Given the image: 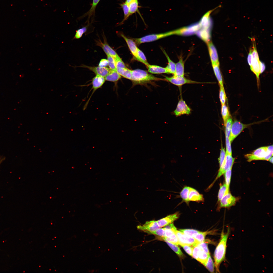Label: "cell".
Masks as SVG:
<instances>
[{
	"label": "cell",
	"instance_id": "obj_52",
	"mask_svg": "<svg viewBox=\"0 0 273 273\" xmlns=\"http://www.w3.org/2000/svg\"><path fill=\"white\" fill-rule=\"evenodd\" d=\"M252 49H250L247 57L248 63L250 67L252 65Z\"/></svg>",
	"mask_w": 273,
	"mask_h": 273
},
{
	"label": "cell",
	"instance_id": "obj_22",
	"mask_svg": "<svg viewBox=\"0 0 273 273\" xmlns=\"http://www.w3.org/2000/svg\"><path fill=\"white\" fill-rule=\"evenodd\" d=\"M161 49L168 61V64L165 67L168 73L174 74L175 71L176 64L170 59L165 50L163 49Z\"/></svg>",
	"mask_w": 273,
	"mask_h": 273
},
{
	"label": "cell",
	"instance_id": "obj_2",
	"mask_svg": "<svg viewBox=\"0 0 273 273\" xmlns=\"http://www.w3.org/2000/svg\"><path fill=\"white\" fill-rule=\"evenodd\" d=\"M273 155L272 145L260 147L251 153L245 155L248 162L255 160L268 161Z\"/></svg>",
	"mask_w": 273,
	"mask_h": 273
},
{
	"label": "cell",
	"instance_id": "obj_36",
	"mask_svg": "<svg viewBox=\"0 0 273 273\" xmlns=\"http://www.w3.org/2000/svg\"><path fill=\"white\" fill-rule=\"evenodd\" d=\"M219 98L221 105L225 104L226 96L223 86H220Z\"/></svg>",
	"mask_w": 273,
	"mask_h": 273
},
{
	"label": "cell",
	"instance_id": "obj_47",
	"mask_svg": "<svg viewBox=\"0 0 273 273\" xmlns=\"http://www.w3.org/2000/svg\"><path fill=\"white\" fill-rule=\"evenodd\" d=\"M164 228L165 237L171 238H175L177 237L175 233L172 230Z\"/></svg>",
	"mask_w": 273,
	"mask_h": 273
},
{
	"label": "cell",
	"instance_id": "obj_5",
	"mask_svg": "<svg viewBox=\"0 0 273 273\" xmlns=\"http://www.w3.org/2000/svg\"><path fill=\"white\" fill-rule=\"evenodd\" d=\"M255 123L245 124L242 123L239 121L235 120L232 125L229 139L231 142L234 140L245 128L251 125L255 124Z\"/></svg>",
	"mask_w": 273,
	"mask_h": 273
},
{
	"label": "cell",
	"instance_id": "obj_29",
	"mask_svg": "<svg viewBox=\"0 0 273 273\" xmlns=\"http://www.w3.org/2000/svg\"><path fill=\"white\" fill-rule=\"evenodd\" d=\"M221 111L224 125L225 126L226 121L230 116L228 107L225 104L221 105Z\"/></svg>",
	"mask_w": 273,
	"mask_h": 273
},
{
	"label": "cell",
	"instance_id": "obj_17",
	"mask_svg": "<svg viewBox=\"0 0 273 273\" xmlns=\"http://www.w3.org/2000/svg\"><path fill=\"white\" fill-rule=\"evenodd\" d=\"M188 199L190 201L199 202L204 201L203 195L200 194L195 189L190 187L189 188Z\"/></svg>",
	"mask_w": 273,
	"mask_h": 273
},
{
	"label": "cell",
	"instance_id": "obj_42",
	"mask_svg": "<svg viewBox=\"0 0 273 273\" xmlns=\"http://www.w3.org/2000/svg\"><path fill=\"white\" fill-rule=\"evenodd\" d=\"M87 26L88 25L76 31L75 36L73 38L79 39L81 38L83 34L86 31L87 28Z\"/></svg>",
	"mask_w": 273,
	"mask_h": 273
},
{
	"label": "cell",
	"instance_id": "obj_12",
	"mask_svg": "<svg viewBox=\"0 0 273 273\" xmlns=\"http://www.w3.org/2000/svg\"><path fill=\"white\" fill-rule=\"evenodd\" d=\"M180 215L179 213L177 212L157 221L160 228L164 227L177 220L179 217Z\"/></svg>",
	"mask_w": 273,
	"mask_h": 273
},
{
	"label": "cell",
	"instance_id": "obj_19",
	"mask_svg": "<svg viewBox=\"0 0 273 273\" xmlns=\"http://www.w3.org/2000/svg\"><path fill=\"white\" fill-rule=\"evenodd\" d=\"M121 78V76L118 73L117 71L110 69L107 75L104 77L105 81L117 82Z\"/></svg>",
	"mask_w": 273,
	"mask_h": 273
},
{
	"label": "cell",
	"instance_id": "obj_46",
	"mask_svg": "<svg viewBox=\"0 0 273 273\" xmlns=\"http://www.w3.org/2000/svg\"><path fill=\"white\" fill-rule=\"evenodd\" d=\"M115 58L116 70L118 69L124 68L126 67L124 63L120 57Z\"/></svg>",
	"mask_w": 273,
	"mask_h": 273
},
{
	"label": "cell",
	"instance_id": "obj_13",
	"mask_svg": "<svg viewBox=\"0 0 273 273\" xmlns=\"http://www.w3.org/2000/svg\"><path fill=\"white\" fill-rule=\"evenodd\" d=\"M81 67L87 68L94 72L96 75H98L105 77L108 74L110 69L106 67L91 66L82 65Z\"/></svg>",
	"mask_w": 273,
	"mask_h": 273
},
{
	"label": "cell",
	"instance_id": "obj_53",
	"mask_svg": "<svg viewBox=\"0 0 273 273\" xmlns=\"http://www.w3.org/2000/svg\"><path fill=\"white\" fill-rule=\"evenodd\" d=\"M260 73H262L265 70V66L264 63L261 61L260 62Z\"/></svg>",
	"mask_w": 273,
	"mask_h": 273
},
{
	"label": "cell",
	"instance_id": "obj_24",
	"mask_svg": "<svg viewBox=\"0 0 273 273\" xmlns=\"http://www.w3.org/2000/svg\"><path fill=\"white\" fill-rule=\"evenodd\" d=\"M100 0H93L90 8L87 12L84 14L81 17L83 18L88 16V20L91 16H94L95 14V9Z\"/></svg>",
	"mask_w": 273,
	"mask_h": 273
},
{
	"label": "cell",
	"instance_id": "obj_1",
	"mask_svg": "<svg viewBox=\"0 0 273 273\" xmlns=\"http://www.w3.org/2000/svg\"><path fill=\"white\" fill-rule=\"evenodd\" d=\"M230 233L229 228L226 233L222 232L220 241L215 250L214 254L215 266L216 271L219 272V267L221 263L225 258L228 239Z\"/></svg>",
	"mask_w": 273,
	"mask_h": 273
},
{
	"label": "cell",
	"instance_id": "obj_32",
	"mask_svg": "<svg viewBox=\"0 0 273 273\" xmlns=\"http://www.w3.org/2000/svg\"><path fill=\"white\" fill-rule=\"evenodd\" d=\"M120 5L123 10L124 14V19L121 22V23H122L127 19L130 15L128 4L125 2L120 4Z\"/></svg>",
	"mask_w": 273,
	"mask_h": 273
},
{
	"label": "cell",
	"instance_id": "obj_48",
	"mask_svg": "<svg viewBox=\"0 0 273 273\" xmlns=\"http://www.w3.org/2000/svg\"><path fill=\"white\" fill-rule=\"evenodd\" d=\"M182 246L186 252L190 256L192 257V254L194 247L193 246L181 244Z\"/></svg>",
	"mask_w": 273,
	"mask_h": 273
},
{
	"label": "cell",
	"instance_id": "obj_20",
	"mask_svg": "<svg viewBox=\"0 0 273 273\" xmlns=\"http://www.w3.org/2000/svg\"><path fill=\"white\" fill-rule=\"evenodd\" d=\"M173 76H184V63L182 58L176 64L175 71Z\"/></svg>",
	"mask_w": 273,
	"mask_h": 273
},
{
	"label": "cell",
	"instance_id": "obj_41",
	"mask_svg": "<svg viewBox=\"0 0 273 273\" xmlns=\"http://www.w3.org/2000/svg\"><path fill=\"white\" fill-rule=\"evenodd\" d=\"M232 169H231L227 171L224 174L225 179V184L227 187L229 188L230 184L232 174Z\"/></svg>",
	"mask_w": 273,
	"mask_h": 273
},
{
	"label": "cell",
	"instance_id": "obj_10",
	"mask_svg": "<svg viewBox=\"0 0 273 273\" xmlns=\"http://www.w3.org/2000/svg\"><path fill=\"white\" fill-rule=\"evenodd\" d=\"M237 198L229 193L225 195L220 201L219 207L229 208L234 206L237 201Z\"/></svg>",
	"mask_w": 273,
	"mask_h": 273
},
{
	"label": "cell",
	"instance_id": "obj_31",
	"mask_svg": "<svg viewBox=\"0 0 273 273\" xmlns=\"http://www.w3.org/2000/svg\"><path fill=\"white\" fill-rule=\"evenodd\" d=\"M226 153L225 148L222 146L221 149L219 157L218 159L220 168L218 171H221L222 169L224 162Z\"/></svg>",
	"mask_w": 273,
	"mask_h": 273
},
{
	"label": "cell",
	"instance_id": "obj_7",
	"mask_svg": "<svg viewBox=\"0 0 273 273\" xmlns=\"http://www.w3.org/2000/svg\"><path fill=\"white\" fill-rule=\"evenodd\" d=\"M172 84L177 86H181L186 84H197L202 82L192 81L187 79L184 76H174L169 77L165 76L164 79Z\"/></svg>",
	"mask_w": 273,
	"mask_h": 273
},
{
	"label": "cell",
	"instance_id": "obj_3",
	"mask_svg": "<svg viewBox=\"0 0 273 273\" xmlns=\"http://www.w3.org/2000/svg\"><path fill=\"white\" fill-rule=\"evenodd\" d=\"M131 80L135 82L140 83L152 81L164 80V79L156 77L144 70L136 69L132 70Z\"/></svg>",
	"mask_w": 273,
	"mask_h": 273
},
{
	"label": "cell",
	"instance_id": "obj_38",
	"mask_svg": "<svg viewBox=\"0 0 273 273\" xmlns=\"http://www.w3.org/2000/svg\"><path fill=\"white\" fill-rule=\"evenodd\" d=\"M211 231H207L204 232H200L194 238L200 242L204 241V239L206 235L211 233Z\"/></svg>",
	"mask_w": 273,
	"mask_h": 273
},
{
	"label": "cell",
	"instance_id": "obj_27",
	"mask_svg": "<svg viewBox=\"0 0 273 273\" xmlns=\"http://www.w3.org/2000/svg\"><path fill=\"white\" fill-rule=\"evenodd\" d=\"M199 247L198 261L205 266L207 262L209 256L210 255H208L201 248Z\"/></svg>",
	"mask_w": 273,
	"mask_h": 273
},
{
	"label": "cell",
	"instance_id": "obj_45",
	"mask_svg": "<svg viewBox=\"0 0 273 273\" xmlns=\"http://www.w3.org/2000/svg\"><path fill=\"white\" fill-rule=\"evenodd\" d=\"M225 143L226 145V154L232 155L231 142L230 141L229 137L227 136H225Z\"/></svg>",
	"mask_w": 273,
	"mask_h": 273
},
{
	"label": "cell",
	"instance_id": "obj_15",
	"mask_svg": "<svg viewBox=\"0 0 273 273\" xmlns=\"http://www.w3.org/2000/svg\"><path fill=\"white\" fill-rule=\"evenodd\" d=\"M209 54L212 64H219L218 54L216 49L212 41L207 43Z\"/></svg>",
	"mask_w": 273,
	"mask_h": 273
},
{
	"label": "cell",
	"instance_id": "obj_49",
	"mask_svg": "<svg viewBox=\"0 0 273 273\" xmlns=\"http://www.w3.org/2000/svg\"><path fill=\"white\" fill-rule=\"evenodd\" d=\"M198 245L208 255H210L208 247L207 244L206 243L204 242V241L201 242Z\"/></svg>",
	"mask_w": 273,
	"mask_h": 273
},
{
	"label": "cell",
	"instance_id": "obj_4",
	"mask_svg": "<svg viewBox=\"0 0 273 273\" xmlns=\"http://www.w3.org/2000/svg\"><path fill=\"white\" fill-rule=\"evenodd\" d=\"M173 231L179 241L180 245L184 244L194 247L200 243L194 237L186 235L177 230L176 228Z\"/></svg>",
	"mask_w": 273,
	"mask_h": 273
},
{
	"label": "cell",
	"instance_id": "obj_8",
	"mask_svg": "<svg viewBox=\"0 0 273 273\" xmlns=\"http://www.w3.org/2000/svg\"><path fill=\"white\" fill-rule=\"evenodd\" d=\"M105 81L104 77L98 75H96L93 78L92 80V89L93 90L91 96L84 106L83 110L85 109L86 108L91 97L94 92L103 85Z\"/></svg>",
	"mask_w": 273,
	"mask_h": 273
},
{
	"label": "cell",
	"instance_id": "obj_51",
	"mask_svg": "<svg viewBox=\"0 0 273 273\" xmlns=\"http://www.w3.org/2000/svg\"><path fill=\"white\" fill-rule=\"evenodd\" d=\"M108 65L107 59H101L99 62V66L102 67H106Z\"/></svg>",
	"mask_w": 273,
	"mask_h": 273
},
{
	"label": "cell",
	"instance_id": "obj_28",
	"mask_svg": "<svg viewBox=\"0 0 273 273\" xmlns=\"http://www.w3.org/2000/svg\"><path fill=\"white\" fill-rule=\"evenodd\" d=\"M229 188L227 187L225 183L223 185H221L218 192V201H220L225 195L229 193Z\"/></svg>",
	"mask_w": 273,
	"mask_h": 273
},
{
	"label": "cell",
	"instance_id": "obj_23",
	"mask_svg": "<svg viewBox=\"0 0 273 273\" xmlns=\"http://www.w3.org/2000/svg\"><path fill=\"white\" fill-rule=\"evenodd\" d=\"M213 71L220 86H223L222 76L219 68V64H212Z\"/></svg>",
	"mask_w": 273,
	"mask_h": 273
},
{
	"label": "cell",
	"instance_id": "obj_39",
	"mask_svg": "<svg viewBox=\"0 0 273 273\" xmlns=\"http://www.w3.org/2000/svg\"><path fill=\"white\" fill-rule=\"evenodd\" d=\"M138 55L140 62L144 64L146 66L149 64L146 58L143 53L138 48Z\"/></svg>",
	"mask_w": 273,
	"mask_h": 273
},
{
	"label": "cell",
	"instance_id": "obj_18",
	"mask_svg": "<svg viewBox=\"0 0 273 273\" xmlns=\"http://www.w3.org/2000/svg\"><path fill=\"white\" fill-rule=\"evenodd\" d=\"M259 58H253L252 65L250 67L251 70L256 75L258 83L259 81V75L260 74V69Z\"/></svg>",
	"mask_w": 273,
	"mask_h": 273
},
{
	"label": "cell",
	"instance_id": "obj_21",
	"mask_svg": "<svg viewBox=\"0 0 273 273\" xmlns=\"http://www.w3.org/2000/svg\"><path fill=\"white\" fill-rule=\"evenodd\" d=\"M148 72L153 74L168 73L165 68L162 67L155 65L149 64L147 66Z\"/></svg>",
	"mask_w": 273,
	"mask_h": 273
},
{
	"label": "cell",
	"instance_id": "obj_11",
	"mask_svg": "<svg viewBox=\"0 0 273 273\" xmlns=\"http://www.w3.org/2000/svg\"><path fill=\"white\" fill-rule=\"evenodd\" d=\"M137 228L138 229L148 233L155 231L160 227L157 221L151 220L146 221L142 225H139Z\"/></svg>",
	"mask_w": 273,
	"mask_h": 273
},
{
	"label": "cell",
	"instance_id": "obj_30",
	"mask_svg": "<svg viewBox=\"0 0 273 273\" xmlns=\"http://www.w3.org/2000/svg\"><path fill=\"white\" fill-rule=\"evenodd\" d=\"M189 187L185 186L180 193V196L183 201L188 204L190 201L188 199Z\"/></svg>",
	"mask_w": 273,
	"mask_h": 273
},
{
	"label": "cell",
	"instance_id": "obj_9",
	"mask_svg": "<svg viewBox=\"0 0 273 273\" xmlns=\"http://www.w3.org/2000/svg\"><path fill=\"white\" fill-rule=\"evenodd\" d=\"M191 112V109L188 106L185 101L181 98L178 101L176 107L174 111L176 116H180L184 114L189 115Z\"/></svg>",
	"mask_w": 273,
	"mask_h": 273
},
{
	"label": "cell",
	"instance_id": "obj_14",
	"mask_svg": "<svg viewBox=\"0 0 273 273\" xmlns=\"http://www.w3.org/2000/svg\"><path fill=\"white\" fill-rule=\"evenodd\" d=\"M120 35L126 41L130 51L136 60L140 61L138 55V48L137 47L135 42L132 40L127 38L123 34H121Z\"/></svg>",
	"mask_w": 273,
	"mask_h": 273
},
{
	"label": "cell",
	"instance_id": "obj_6",
	"mask_svg": "<svg viewBox=\"0 0 273 273\" xmlns=\"http://www.w3.org/2000/svg\"><path fill=\"white\" fill-rule=\"evenodd\" d=\"M235 160V158L232 156V155L226 154L224 165L222 169L218 171V173L215 179L209 186L208 189L212 187L215 181L228 170L232 168Z\"/></svg>",
	"mask_w": 273,
	"mask_h": 273
},
{
	"label": "cell",
	"instance_id": "obj_16",
	"mask_svg": "<svg viewBox=\"0 0 273 273\" xmlns=\"http://www.w3.org/2000/svg\"><path fill=\"white\" fill-rule=\"evenodd\" d=\"M97 44L101 47L107 55L111 56L115 58L119 57H120L115 51L104 40V43L101 41H97Z\"/></svg>",
	"mask_w": 273,
	"mask_h": 273
},
{
	"label": "cell",
	"instance_id": "obj_37",
	"mask_svg": "<svg viewBox=\"0 0 273 273\" xmlns=\"http://www.w3.org/2000/svg\"><path fill=\"white\" fill-rule=\"evenodd\" d=\"M107 56L108 65L109 67V69L117 71L115 58L109 55H107Z\"/></svg>",
	"mask_w": 273,
	"mask_h": 273
},
{
	"label": "cell",
	"instance_id": "obj_25",
	"mask_svg": "<svg viewBox=\"0 0 273 273\" xmlns=\"http://www.w3.org/2000/svg\"><path fill=\"white\" fill-rule=\"evenodd\" d=\"M118 73L121 76L124 77L131 80L132 76V70L126 67L124 68L117 69Z\"/></svg>",
	"mask_w": 273,
	"mask_h": 273
},
{
	"label": "cell",
	"instance_id": "obj_54",
	"mask_svg": "<svg viewBox=\"0 0 273 273\" xmlns=\"http://www.w3.org/2000/svg\"><path fill=\"white\" fill-rule=\"evenodd\" d=\"M268 161L270 162L272 164L273 163V157L272 156L269 160Z\"/></svg>",
	"mask_w": 273,
	"mask_h": 273
},
{
	"label": "cell",
	"instance_id": "obj_50",
	"mask_svg": "<svg viewBox=\"0 0 273 273\" xmlns=\"http://www.w3.org/2000/svg\"><path fill=\"white\" fill-rule=\"evenodd\" d=\"M199 247L197 245L194 247L192 254V257L198 261V254Z\"/></svg>",
	"mask_w": 273,
	"mask_h": 273
},
{
	"label": "cell",
	"instance_id": "obj_35",
	"mask_svg": "<svg viewBox=\"0 0 273 273\" xmlns=\"http://www.w3.org/2000/svg\"><path fill=\"white\" fill-rule=\"evenodd\" d=\"M233 122L232 118L230 116L228 119L225 127V136L229 137Z\"/></svg>",
	"mask_w": 273,
	"mask_h": 273
},
{
	"label": "cell",
	"instance_id": "obj_43",
	"mask_svg": "<svg viewBox=\"0 0 273 273\" xmlns=\"http://www.w3.org/2000/svg\"><path fill=\"white\" fill-rule=\"evenodd\" d=\"M150 234L156 235L161 237H165V229L164 228H158L155 231L148 233Z\"/></svg>",
	"mask_w": 273,
	"mask_h": 273
},
{
	"label": "cell",
	"instance_id": "obj_55",
	"mask_svg": "<svg viewBox=\"0 0 273 273\" xmlns=\"http://www.w3.org/2000/svg\"><path fill=\"white\" fill-rule=\"evenodd\" d=\"M132 0H126L125 2L128 4Z\"/></svg>",
	"mask_w": 273,
	"mask_h": 273
},
{
	"label": "cell",
	"instance_id": "obj_26",
	"mask_svg": "<svg viewBox=\"0 0 273 273\" xmlns=\"http://www.w3.org/2000/svg\"><path fill=\"white\" fill-rule=\"evenodd\" d=\"M128 4L130 15L136 12L139 13L138 0H132Z\"/></svg>",
	"mask_w": 273,
	"mask_h": 273
},
{
	"label": "cell",
	"instance_id": "obj_34",
	"mask_svg": "<svg viewBox=\"0 0 273 273\" xmlns=\"http://www.w3.org/2000/svg\"><path fill=\"white\" fill-rule=\"evenodd\" d=\"M179 231L184 234L194 237L200 232L193 229H181Z\"/></svg>",
	"mask_w": 273,
	"mask_h": 273
},
{
	"label": "cell",
	"instance_id": "obj_40",
	"mask_svg": "<svg viewBox=\"0 0 273 273\" xmlns=\"http://www.w3.org/2000/svg\"><path fill=\"white\" fill-rule=\"evenodd\" d=\"M211 272H214L215 265L210 255L209 256L208 261L204 266Z\"/></svg>",
	"mask_w": 273,
	"mask_h": 273
},
{
	"label": "cell",
	"instance_id": "obj_44",
	"mask_svg": "<svg viewBox=\"0 0 273 273\" xmlns=\"http://www.w3.org/2000/svg\"><path fill=\"white\" fill-rule=\"evenodd\" d=\"M160 238L165 241H167L169 242L176 245H179V242L177 238H171L167 237H161Z\"/></svg>",
	"mask_w": 273,
	"mask_h": 273
},
{
	"label": "cell",
	"instance_id": "obj_33",
	"mask_svg": "<svg viewBox=\"0 0 273 273\" xmlns=\"http://www.w3.org/2000/svg\"><path fill=\"white\" fill-rule=\"evenodd\" d=\"M169 247L174 251L181 258H184L185 256L179 248L176 245L173 244L167 241H165Z\"/></svg>",
	"mask_w": 273,
	"mask_h": 273
}]
</instances>
